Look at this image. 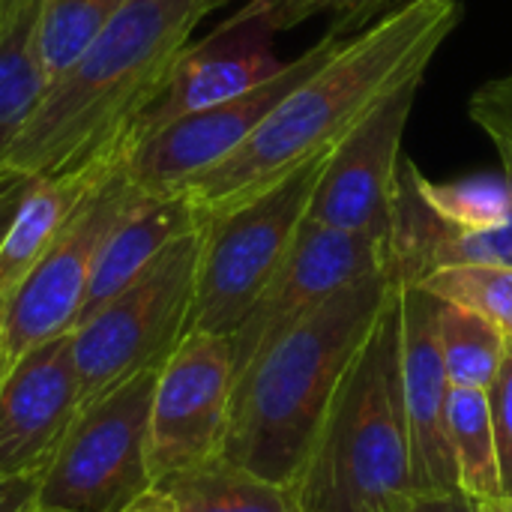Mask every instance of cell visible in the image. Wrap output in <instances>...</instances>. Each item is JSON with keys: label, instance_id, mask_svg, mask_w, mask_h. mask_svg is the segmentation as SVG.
<instances>
[{"label": "cell", "instance_id": "6da1fadb", "mask_svg": "<svg viewBox=\"0 0 512 512\" xmlns=\"http://www.w3.org/2000/svg\"><path fill=\"white\" fill-rule=\"evenodd\" d=\"M459 18L456 0H408L345 36L336 54L303 78L231 156L174 195H186L207 219L255 195L294 165L333 150L393 90L423 78Z\"/></svg>", "mask_w": 512, "mask_h": 512}, {"label": "cell", "instance_id": "7a4b0ae2", "mask_svg": "<svg viewBox=\"0 0 512 512\" xmlns=\"http://www.w3.org/2000/svg\"><path fill=\"white\" fill-rule=\"evenodd\" d=\"M228 0H129L99 39L42 93L6 168L48 177L129 147L138 117L204 15Z\"/></svg>", "mask_w": 512, "mask_h": 512}, {"label": "cell", "instance_id": "3957f363", "mask_svg": "<svg viewBox=\"0 0 512 512\" xmlns=\"http://www.w3.org/2000/svg\"><path fill=\"white\" fill-rule=\"evenodd\" d=\"M393 285L387 270L363 276L270 336L237 369L219 456L291 489Z\"/></svg>", "mask_w": 512, "mask_h": 512}, {"label": "cell", "instance_id": "277c9868", "mask_svg": "<svg viewBox=\"0 0 512 512\" xmlns=\"http://www.w3.org/2000/svg\"><path fill=\"white\" fill-rule=\"evenodd\" d=\"M411 492L402 312L393 285L327 405L291 495L297 512H384Z\"/></svg>", "mask_w": 512, "mask_h": 512}, {"label": "cell", "instance_id": "5b68a950", "mask_svg": "<svg viewBox=\"0 0 512 512\" xmlns=\"http://www.w3.org/2000/svg\"><path fill=\"white\" fill-rule=\"evenodd\" d=\"M333 150H324L255 195L201 219L192 327L234 336L285 261Z\"/></svg>", "mask_w": 512, "mask_h": 512}, {"label": "cell", "instance_id": "8992f818", "mask_svg": "<svg viewBox=\"0 0 512 512\" xmlns=\"http://www.w3.org/2000/svg\"><path fill=\"white\" fill-rule=\"evenodd\" d=\"M198 252L201 225L177 237L141 276L69 333L81 405L147 369H162L189 336Z\"/></svg>", "mask_w": 512, "mask_h": 512}, {"label": "cell", "instance_id": "52a82bcc", "mask_svg": "<svg viewBox=\"0 0 512 512\" xmlns=\"http://www.w3.org/2000/svg\"><path fill=\"white\" fill-rule=\"evenodd\" d=\"M159 369H147L81 405L36 486L42 512H132L150 492V405Z\"/></svg>", "mask_w": 512, "mask_h": 512}, {"label": "cell", "instance_id": "ba28073f", "mask_svg": "<svg viewBox=\"0 0 512 512\" xmlns=\"http://www.w3.org/2000/svg\"><path fill=\"white\" fill-rule=\"evenodd\" d=\"M138 192L123 159L0 303V375L24 351L75 330L99 249Z\"/></svg>", "mask_w": 512, "mask_h": 512}, {"label": "cell", "instance_id": "9c48e42d", "mask_svg": "<svg viewBox=\"0 0 512 512\" xmlns=\"http://www.w3.org/2000/svg\"><path fill=\"white\" fill-rule=\"evenodd\" d=\"M342 39L345 36H339L336 30H327L312 48H306L297 60L285 63V69L267 78L264 84L219 105L171 120L153 135L129 144L126 177L141 192L174 195L192 177L231 156L303 78H309L336 54Z\"/></svg>", "mask_w": 512, "mask_h": 512}, {"label": "cell", "instance_id": "30bf717a", "mask_svg": "<svg viewBox=\"0 0 512 512\" xmlns=\"http://www.w3.org/2000/svg\"><path fill=\"white\" fill-rule=\"evenodd\" d=\"M231 336L189 330L156 378L150 405V474L156 480L219 456L234 396Z\"/></svg>", "mask_w": 512, "mask_h": 512}, {"label": "cell", "instance_id": "8fae6325", "mask_svg": "<svg viewBox=\"0 0 512 512\" xmlns=\"http://www.w3.org/2000/svg\"><path fill=\"white\" fill-rule=\"evenodd\" d=\"M420 84L423 78H411L393 90L333 147L312 195L309 219L387 240L402 171V138Z\"/></svg>", "mask_w": 512, "mask_h": 512}, {"label": "cell", "instance_id": "7c38bea8", "mask_svg": "<svg viewBox=\"0 0 512 512\" xmlns=\"http://www.w3.org/2000/svg\"><path fill=\"white\" fill-rule=\"evenodd\" d=\"M387 261L390 252L384 237L330 228L306 216L267 291L231 336L234 366L240 369L270 336L294 324L336 291L363 276L387 270Z\"/></svg>", "mask_w": 512, "mask_h": 512}, {"label": "cell", "instance_id": "4fadbf2b", "mask_svg": "<svg viewBox=\"0 0 512 512\" xmlns=\"http://www.w3.org/2000/svg\"><path fill=\"white\" fill-rule=\"evenodd\" d=\"M276 33L279 30L273 27L264 3L246 0L243 9L201 42H189L171 66L156 102L138 117L129 144L153 135L171 120L234 99L282 72L285 63L273 54Z\"/></svg>", "mask_w": 512, "mask_h": 512}, {"label": "cell", "instance_id": "5bb4252c", "mask_svg": "<svg viewBox=\"0 0 512 512\" xmlns=\"http://www.w3.org/2000/svg\"><path fill=\"white\" fill-rule=\"evenodd\" d=\"M78 411L72 336L24 351L0 375V477H42Z\"/></svg>", "mask_w": 512, "mask_h": 512}, {"label": "cell", "instance_id": "9a60e30c", "mask_svg": "<svg viewBox=\"0 0 512 512\" xmlns=\"http://www.w3.org/2000/svg\"><path fill=\"white\" fill-rule=\"evenodd\" d=\"M402 312V396L411 444V495L453 492L456 462L447 432L450 378L441 360L435 312L438 297L420 285H399Z\"/></svg>", "mask_w": 512, "mask_h": 512}, {"label": "cell", "instance_id": "2e32d148", "mask_svg": "<svg viewBox=\"0 0 512 512\" xmlns=\"http://www.w3.org/2000/svg\"><path fill=\"white\" fill-rule=\"evenodd\" d=\"M198 225L201 216L186 195L138 192L99 249L78 324L117 297L135 276H141L177 237L195 231Z\"/></svg>", "mask_w": 512, "mask_h": 512}, {"label": "cell", "instance_id": "e0dca14e", "mask_svg": "<svg viewBox=\"0 0 512 512\" xmlns=\"http://www.w3.org/2000/svg\"><path fill=\"white\" fill-rule=\"evenodd\" d=\"M126 150L129 147L105 153L78 171L33 177L12 225L6 228L0 240V303L33 270V264L45 255L54 237L66 228L72 213L126 159Z\"/></svg>", "mask_w": 512, "mask_h": 512}, {"label": "cell", "instance_id": "ac0fdd59", "mask_svg": "<svg viewBox=\"0 0 512 512\" xmlns=\"http://www.w3.org/2000/svg\"><path fill=\"white\" fill-rule=\"evenodd\" d=\"M174 512H297L288 486L213 456L153 486Z\"/></svg>", "mask_w": 512, "mask_h": 512}, {"label": "cell", "instance_id": "d6986e66", "mask_svg": "<svg viewBox=\"0 0 512 512\" xmlns=\"http://www.w3.org/2000/svg\"><path fill=\"white\" fill-rule=\"evenodd\" d=\"M447 432H450L459 489L474 501H489L504 495L489 390L453 387L447 405Z\"/></svg>", "mask_w": 512, "mask_h": 512}, {"label": "cell", "instance_id": "ffe728a7", "mask_svg": "<svg viewBox=\"0 0 512 512\" xmlns=\"http://www.w3.org/2000/svg\"><path fill=\"white\" fill-rule=\"evenodd\" d=\"M39 3L0 30V168H6L15 141L45 93V72L36 54Z\"/></svg>", "mask_w": 512, "mask_h": 512}, {"label": "cell", "instance_id": "44dd1931", "mask_svg": "<svg viewBox=\"0 0 512 512\" xmlns=\"http://www.w3.org/2000/svg\"><path fill=\"white\" fill-rule=\"evenodd\" d=\"M435 333L447 378L453 387L492 390L507 360L504 333L474 309L438 300Z\"/></svg>", "mask_w": 512, "mask_h": 512}, {"label": "cell", "instance_id": "7402d4cb", "mask_svg": "<svg viewBox=\"0 0 512 512\" xmlns=\"http://www.w3.org/2000/svg\"><path fill=\"white\" fill-rule=\"evenodd\" d=\"M129 0H42L36 18V54L45 90L99 39Z\"/></svg>", "mask_w": 512, "mask_h": 512}, {"label": "cell", "instance_id": "603a6c76", "mask_svg": "<svg viewBox=\"0 0 512 512\" xmlns=\"http://www.w3.org/2000/svg\"><path fill=\"white\" fill-rule=\"evenodd\" d=\"M417 189L441 219L468 231L512 225V186L504 174H474L438 183L417 171Z\"/></svg>", "mask_w": 512, "mask_h": 512}, {"label": "cell", "instance_id": "cb8c5ba5", "mask_svg": "<svg viewBox=\"0 0 512 512\" xmlns=\"http://www.w3.org/2000/svg\"><path fill=\"white\" fill-rule=\"evenodd\" d=\"M438 300L465 306L489 318L507 339L512 351V267L471 264V267H444L417 282Z\"/></svg>", "mask_w": 512, "mask_h": 512}, {"label": "cell", "instance_id": "d4e9b609", "mask_svg": "<svg viewBox=\"0 0 512 512\" xmlns=\"http://www.w3.org/2000/svg\"><path fill=\"white\" fill-rule=\"evenodd\" d=\"M492 420L498 435V465H501V492L512 498V351L498 372V381L489 390Z\"/></svg>", "mask_w": 512, "mask_h": 512}, {"label": "cell", "instance_id": "484cf974", "mask_svg": "<svg viewBox=\"0 0 512 512\" xmlns=\"http://www.w3.org/2000/svg\"><path fill=\"white\" fill-rule=\"evenodd\" d=\"M387 0H324L321 12L333 15L330 30H336L339 36H351L357 30H363L369 24V18L384 6Z\"/></svg>", "mask_w": 512, "mask_h": 512}, {"label": "cell", "instance_id": "4316f807", "mask_svg": "<svg viewBox=\"0 0 512 512\" xmlns=\"http://www.w3.org/2000/svg\"><path fill=\"white\" fill-rule=\"evenodd\" d=\"M33 177L30 174H21V171H12V168H0V240L6 234V228L12 225L27 189H30Z\"/></svg>", "mask_w": 512, "mask_h": 512}, {"label": "cell", "instance_id": "83f0119b", "mask_svg": "<svg viewBox=\"0 0 512 512\" xmlns=\"http://www.w3.org/2000/svg\"><path fill=\"white\" fill-rule=\"evenodd\" d=\"M276 30H291L324 9V0H261Z\"/></svg>", "mask_w": 512, "mask_h": 512}, {"label": "cell", "instance_id": "f1b7e54d", "mask_svg": "<svg viewBox=\"0 0 512 512\" xmlns=\"http://www.w3.org/2000/svg\"><path fill=\"white\" fill-rule=\"evenodd\" d=\"M36 486L39 477H24V480L0 477V512H42L36 507Z\"/></svg>", "mask_w": 512, "mask_h": 512}, {"label": "cell", "instance_id": "f546056e", "mask_svg": "<svg viewBox=\"0 0 512 512\" xmlns=\"http://www.w3.org/2000/svg\"><path fill=\"white\" fill-rule=\"evenodd\" d=\"M411 510L414 512H480L477 501L468 498L462 489L453 492H426V495H411Z\"/></svg>", "mask_w": 512, "mask_h": 512}, {"label": "cell", "instance_id": "4dcf8cb0", "mask_svg": "<svg viewBox=\"0 0 512 512\" xmlns=\"http://www.w3.org/2000/svg\"><path fill=\"white\" fill-rule=\"evenodd\" d=\"M486 138L495 144V150L501 156V165H504V177L510 180L512 186V135H507V132H486Z\"/></svg>", "mask_w": 512, "mask_h": 512}, {"label": "cell", "instance_id": "1f68e13d", "mask_svg": "<svg viewBox=\"0 0 512 512\" xmlns=\"http://www.w3.org/2000/svg\"><path fill=\"white\" fill-rule=\"evenodd\" d=\"M39 0H0V30L9 27L15 18H21L30 6H36Z\"/></svg>", "mask_w": 512, "mask_h": 512}, {"label": "cell", "instance_id": "d6a6232c", "mask_svg": "<svg viewBox=\"0 0 512 512\" xmlns=\"http://www.w3.org/2000/svg\"><path fill=\"white\" fill-rule=\"evenodd\" d=\"M132 512H174V510H171V507L162 501V495L153 489V492H150V495H147V498H144V501H141V504H138Z\"/></svg>", "mask_w": 512, "mask_h": 512}, {"label": "cell", "instance_id": "836d02e7", "mask_svg": "<svg viewBox=\"0 0 512 512\" xmlns=\"http://www.w3.org/2000/svg\"><path fill=\"white\" fill-rule=\"evenodd\" d=\"M477 510L480 512H512V498H507V495H498V498H489V501H477Z\"/></svg>", "mask_w": 512, "mask_h": 512}, {"label": "cell", "instance_id": "e575fe53", "mask_svg": "<svg viewBox=\"0 0 512 512\" xmlns=\"http://www.w3.org/2000/svg\"><path fill=\"white\" fill-rule=\"evenodd\" d=\"M384 512H414L411 510V495H408V498H402V501H396L393 507H387Z\"/></svg>", "mask_w": 512, "mask_h": 512}]
</instances>
